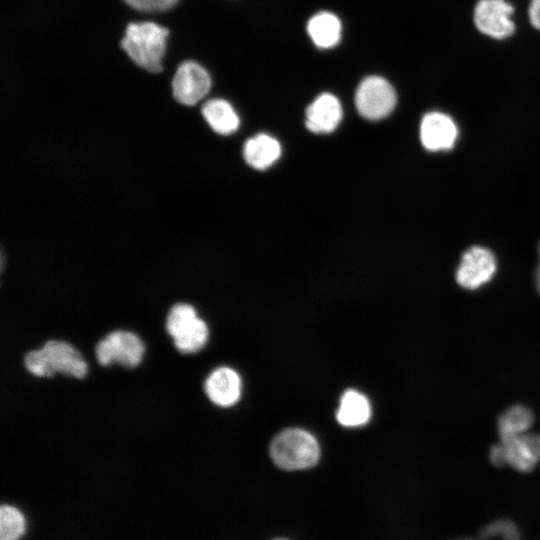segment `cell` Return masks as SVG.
<instances>
[{"instance_id": "cell-1", "label": "cell", "mask_w": 540, "mask_h": 540, "mask_svg": "<svg viewBox=\"0 0 540 540\" xmlns=\"http://www.w3.org/2000/svg\"><path fill=\"white\" fill-rule=\"evenodd\" d=\"M167 28L154 22H132L126 27L121 48L142 69L162 71V58L166 49Z\"/></svg>"}, {"instance_id": "cell-2", "label": "cell", "mask_w": 540, "mask_h": 540, "mask_svg": "<svg viewBox=\"0 0 540 540\" xmlns=\"http://www.w3.org/2000/svg\"><path fill=\"white\" fill-rule=\"evenodd\" d=\"M24 364L31 374L48 378L55 373L83 378L88 369L79 351L69 343L58 340H49L41 349L28 352Z\"/></svg>"}, {"instance_id": "cell-3", "label": "cell", "mask_w": 540, "mask_h": 540, "mask_svg": "<svg viewBox=\"0 0 540 540\" xmlns=\"http://www.w3.org/2000/svg\"><path fill=\"white\" fill-rule=\"evenodd\" d=\"M270 455L281 469L303 470L318 462L320 448L312 434L302 429L291 428L282 431L273 439Z\"/></svg>"}, {"instance_id": "cell-4", "label": "cell", "mask_w": 540, "mask_h": 540, "mask_svg": "<svg viewBox=\"0 0 540 540\" xmlns=\"http://www.w3.org/2000/svg\"><path fill=\"white\" fill-rule=\"evenodd\" d=\"M165 327L181 353H195L207 343L208 326L189 304H175L167 315Z\"/></svg>"}, {"instance_id": "cell-5", "label": "cell", "mask_w": 540, "mask_h": 540, "mask_svg": "<svg viewBox=\"0 0 540 540\" xmlns=\"http://www.w3.org/2000/svg\"><path fill=\"white\" fill-rule=\"evenodd\" d=\"M396 102L393 86L381 76L371 75L364 78L356 89V109L367 120L375 121L387 117Z\"/></svg>"}, {"instance_id": "cell-6", "label": "cell", "mask_w": 540, "mask_h": 540, "mask_svg": "<svg viewBox=\"0 0 540 540\" xmlns=\"http://www.w3.org/2000/svg\"><path fill=\"white\" fill-rule=\"evenodd\" d=\"M96 358L100 365L108 366L118 363L124 367H136L142 361L144 344L134 333L117 330L101 339L95 348Z\"/></svg>"}, {"instance_id": "cell-7", "label": "cell", "mask_w": 540, "mask_h": 540, "mask_svg": "<svg viewBox=\"0 0 540 540\" xmlns=\"http://www.w3.org/2000/svg\"><path fill=\"white\" fill-rule=\"evenodd\" d=\"M497 262L487 248L473 246L467 249L456 270V282L467 290L478 289L487 284L495 275Z\"/></svg>"}, {"instance_id": "cell-8", "label": "cell", "mask_w": 540, "mask_h": 540, "mask_svg": "<svg viewBox=\"0 0 540 540\" xmlns=\"http://www.w3.org/2000/svg\"><path fill=\"white\" fill-rule=\"evenodd\" d=\"M514 7L506 0H478L473 12L477 29L494 39H505L515 31Z\"/></svg>"}, {"instance_id": "cell-9", "label": "cell", "mask_w": 540, "mask_h": 540, "mask_svg": "<svg viewBox=\"0 0 540 540\" xmlns=\"http://www.w3.org/2000/svg\"><path fill=\"white\" fill-rule=\"evenodd\" d=\"M211 88L209 73L194 61L181 63L172 79V94L177 102L193 106L202 100Z\"/></svg>"}, {"instance_id": "cell-10", "label": "cell", "mask_w": 540, "mask_h": 540, "mask_svg": "<svg viewBox=\"0 0 540 540\" xmlns=\"http://www.w3.org/2000/svg\"><path fill=\"white\" fill-rule=\"evenodd\" d=\"M458 128L446 113L431 111L426 113L420 123V140L428 151H446L454 147Z\"/></svg>"}, {"instance_id": "cell-11", "label": "cell", "mask_w": 540, "mask_h": 540, "mask_svg": "<svg viewBox=\"0 0 540 540\" xmlns=\"http://www.w3.org/2000/svg\"><path fill=\"white\" fill-rule=\"evenodd\" d=\"M504 464L519 472H530L540 462V435L524 433L500 442Z\"/></svg>"}, {"instance_id": "cell-12", "label": "cell", "mask_w": 540, "mask_h": 540, "mask_svg": "<svg viewBox=\"0 0 540 540\" xmlns=\"http://www.w3.org/2000/svg\"><path fill=\"white\" fill-rule=\"evenodd\" d=\"M306 127L316 134L333 132L342 120L339 99L331 93H322L306 109Z\"/></svg>"}, {"instance_id": "cell-13", "label": "cell", "mask_w": 540, "mask_h": 540, "mask_svg": "<svg viewBox=\"0 0 540 540\" xmlns=\"http://www.w3.org/2000/svg\"><path fill=\"white\" fill-rule=\"evenodd\" d=\"M205 392L216 405L230 407L241 395V379L236 371L228 367L213 370L205 381Z\"/></svg>"}, {"instance_id": "cell-14", "label": "cell", "mask_w": 540, "mask_h": 540, "mask_svg": "<svg viewBox=\"0 0 540 540\" xmlns=\"http://www.w3.org/2000/svg\"><path fill=\"white\" fill-rule=\"evenodd\" d=\"M280 156L281 145L279 141L264 133L249 138L243 147V157L246 163L257 170L269 168Z\"/></svg>"}, {"instance_id": "cell-15", "label": "cell", "mask_w": 540, "mask_h": 540, "mask_svg": "<svg viewBox=\"0 0 540 540\" xmlns=\"http://www.w3.org/2000/svg\"><path fill=\"white\" fill-rule=\"evenodd\" d=\"M307 33L318 48H332L341 39V21L329 11L318 12L307 22Z\"/></svg>"}, {"instance_id": "cell-16", "label": "cell", "mask_w": 540, "mask_h": 540, "mask_svg": "<svg viewBox=\"0 0 540 540\" xmlns=\"http://www.w3.org/2000/svg\"><path fill=\"white\" fill-rule=\"evenodd\" d=\"M201 111L211 129L220 135H230L239 128L238 114L224 99L217 98L205 102Z\"/></svg>"}, {"instance_id": "cell-17", "label": "cell", "mask_w": 540, "mask_h": 540, "mask_svg": "<svg viewBox=\"0 0 540 540\" xmlns=\"http://www.w3.org/2000/svg\"><path fill=\"white\" fill-rule=\"evenodd\" d=\"M371 416L369 400L362 393L350 389L343 393L336 413L337 421L345 427L366 424Z\"/></svg>"}, {"instance_id": "cell-18", "label": "cell", "mask_w": 540, "mask_h": 540, "mask_svg": "<svg viewBox=\"0 0 540 540\" xmlns=\"http://www.w3.org/2000/svg\"><path fill=\"white\" fill-rule=\"evenodd\" d=\"M534 422L532 411L524 405L506 409L498 419V434L501 441L527 433Z\"/></svg>"}, {"instance_id": "cell-19", "label": "cell", "mask_w": 540, "mask_h": 540, "mask_svg": "<svg viewBox=\"0 0 540 540\" xmlns=\"http://www.w3.org/2000/svg\"><path fill=\"white\" fill-rule=\"evenodd\" d=\"M26 529L22 512L14 506L2 505L0 509V540H19Z\"/></svg>"}, {"instance_id": "cell-20", "label": "cell", "mask_w": 540, "mask_h": 540, "mask_svg": "<svg viewBox=\"0 0 540 540\" xmlns=\"http://www.w3.org/2000/svg\"><path fill=\"white\" fill-rule=\"evenodd\" d=\"M130 7L143 12H160L172 8L178 0H123Z\"/></svg>"}, {"instance_id": "cell-21", "label": "cell", "mask_w": 540, "mask_h": 540, "mask_svg": "<svg viewBox=\"0 0 540 540\" xmlns=\"http://www.w3.org/2000/svg\"><path fill=\"white\" fill-rule=\"evenodd\" d=\"M530 23L534 28L540 30V0H531L528 8Z\"/></svg>"}, {"instance_id": "cell-22", "label": "cell", "mask_w": 540, "mask_h": 540, "mask_svg": "<svg viewBox=\"0 0 540 540\" xmlns=\"http://www.w3.org/2000/svg\"><path fill=\"white\" fill-rule=\"evenodd\" d=\"M537 254H538V262H537V267L535 271V284H536L537 291L540 294V242L538 244Z\"/></svg>"}, {"instance_id": "cell-23", "label": "cell", "mask_w": 540, "mask_h": 540, "mask_svg": "<svg viewBox=\"0 0 540 540\" xmlns=\"http://www.w3.org/2000/svg\"><path fill=\"white\" fill-rule=\"evenodd\" d=\"M274 540H287V539H284V538H277V539H274Z\"/></svg>"}]
</instances>
